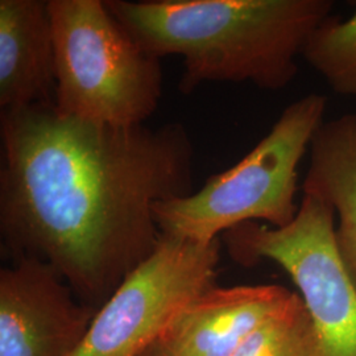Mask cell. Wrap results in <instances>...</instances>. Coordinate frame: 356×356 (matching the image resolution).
<instances>
[{"instance_id":"obj_1","label":"cell","mask_w":356,"mask_h":356,"mask_svg":"<svg viewBox=\"0 0 356 356\" xmlns=\"http://www.w3.org/2000/svg\"><path fill=\"white\" fill-rule=\"evenodd\" d=\"M0 136L6 251L49 264L95 309L160 243L154 206L194 191L179 123L114 127L42 103L1 111Z\"/></svg>"},{"instance_id":"obj_2","label":"cell","mask_w":356,"mask_h":356,"mask_svg":"<svg viewBox=\"0 0 356 356\" xmlns=\"http://www.w3.org/2000/svg\"><path fill=\"white\" fill-rule=\"evenodd\" d=\"M141 49L179 56V91L207 82H250L282 90L297 74L313 31L330 17V0H106Z\"/></svg>"},{"instance_id":"obj_3","label":"cell","mask_w":356,"mask_h":356,"mask_svg":"<svg viewBox=\"0 0 356 356\" xmlns=\"http://www.w3.org/2000/svg\"><path fill=\"white\" fill-rule=\"evenodd\" d=\"M60 114L114 127L143 126L163 94L161 60L141 49L106 0H48Z\"/></svg>"},{"instance_id":"obj_4","label":"cell","mask_w":356,"mask_h":356,"mask_svg":"<svg viewBox=\"0 0 356 356\" xmlns=\"http://www.w3.org/2000/svg\"><path fill=\"white\" fill-rule=\"evenodd\" d=\"M326 103L319 94L291 103L239 163L209 178L191 195L156 204L153 214L161 234L209 243L254 220L275 229L292 223L300 209L297 168L323 123Z\"/></svg>"},{"instance_id":"obj_5","label":"cell","mask_w":356,"mask_h":356,"mask_svg":"<svg viewBox=\"0 0 356 356\" xmlns=\"http://www.w3.org/2000/svg\"><path fill=\"white\" fill-rule=\"evenodd\" d=\"M334 216L325 201L304 194L288 226L248 222L227 231L226 241L236 261L272 260L292 277L313 321L321 356H356V285L338 251Z\"/></svg>"},{"instance_id":"obj_6","label":"cell","mask_w":356,"mask_h":356,"mask_svg":"<svg viewBox=\"0 0 356 356\" xmlns=\"http://www.w3.org/2000/svg\"><path fill=\"white\" fill-rule=\"evenodd\" d=\"M219 239L194 242L163 235L95 313L72 356H139L160 341L178 313L216 285Z\"/></svg>"},{"instance_id":"obj_7","label":"cell","mask_w":356,"mask_h":356,"mask_svg":"<svg viewBox=\"0 0 356 356\" xmlns=\"http://www.w3.org/2000/svg\"><path fill=\"white\" fill-rule=\"evenodd\" d=\"M97 310L49 264L13 259L0 270V356H72Z\"/></svg>"},{"instance_id":"obj_8","label":"cell","mask_w":356,"mask_h":356,"mask_svg":"<svg viewBox=\"0 0 356 356\" xmlns=\"http://www.w3.org/2000/svg\"><path fill=\"white\" fill-rule=\"evenodd\" d=\"M294 293L279 285H214L195 297L160 338L170 356H234Z\"/></svg>"},{"instance_id":"obj_9","label":"cell","mask_w":356,"mask_h":356,"mask_svg":"<svg viewBox=\"0 0 356 356\" xmlns=\"http://www.w3.org/2000/svg\"><path fill=\"white\" fill-rule=\"evenodd\" d=\"M56 63L49 3L0 0L1 111L54 103Z\"/></svg>"},{"instance_id":"obj_10","label":"cell","mask_w":356,"mask_h":356,"mask_svg":"<svg viewBox=\"0 0 356 356\" xmlns=\"http://www.w3.org/2000/svg\"><path fill=\"white\" fill-rule=\"evenodd\" d=\"M302 191L325 201L338 216V251L356 285V114L323 122L317 129Z\"/></svg>"},{"instance_id":"obj_11","label":"cell","mask_w":356,"mask_h":356,"mask_svg":"<svg viewBox=\"0 0 356 356\" xmlns=\"http://www.w3.org/2000/svg\"><path fill=\"white\" fill-rule=\"evenodd\" d=\"M302 57L338 94L356 97V11L346 22L332 16L306 41Z\"/></svg>"},{"instance_id":"obj_12","label":"cell","mask_w":356,"mask_h":356,"mask_svg":"<svg viewBox=\"0 0 356 356\" xmlns=\"http://www.w3.org/2000/svg\"><path fill=\"white\" fill-rule=\"evenodd\" d=\"M234 356H321L316 329L301 296L294 293Z\"/></svg>"},{"instance_id":"obj_13","label":"cell","mask_w":356,"mask_h":356,"mask_svg":"<svg viewBox=\"0 0 356 356\" xmlns=\"http://www.w3.org/2000/svg\"><path fill=\"white\" fill-rule=\"evenodd\" d=\"M139 356H170L168 354V351H166L165 348L163 347V344L160 343V341L159 342H156V343L152 344L151 347H148L144 353H141Z\"/></svg>"}]
</instances>
